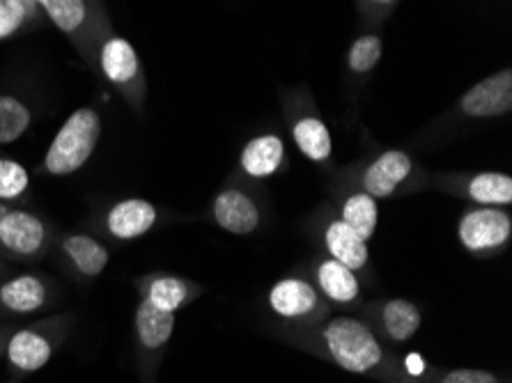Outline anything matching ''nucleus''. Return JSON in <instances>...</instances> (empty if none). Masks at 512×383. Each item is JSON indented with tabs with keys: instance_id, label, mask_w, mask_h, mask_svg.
Returning a JSON list of instances; mask_svg holds the SVG:
<instances>
[{
	"instance_id": "1",
	"label": "nucleus",
	"mask_w": 512,
	"mask_h": 383,
	"mask_svg": "<svg viewBox=\"0 0 512 383\" xmlns=\"http://www.w3.org/2000/svg\"><path fill=\"white\" fill-rule=\"evenodd\" d=\"M317 340L333 363L354 374L382 372L389 356L368 324L354 317H333L320 326Z\"/></svg>"
},
{
	"instance_id": "2",
	"label": "nucleus",
	"mask_w": 512,
	"mask_h": 383,
	"mask_svg": "<svg viewBox=\"0 0 512 383\" xmlns=\"http://www.w3.org/2000/svg\"><path fill=\"white\" fill-rule=\"evenodd\" d=\"M102 136V117L95 108H79L67 117L53 136L44 156V173L51 177H67L79 170L95 154Z\"/></svg>"
},
{
	"instance_id": "3",
	"label": "nucleus",
	"mask_w": 512,
	"mask_h": 383,
	"mask_svg": "<svg viewBox=\"0 0 512 383\" xmlns=\"http://www.w3.org/2000/svg\"><path fill=\"white\" fill-rule=\"evenodd\" d=\"M349 182H354L361 191H366L375 200H389L398 193H416L428 189V175L418 173L414 159L402 150L382 152L366 166L347 170Z\"/></svg>"
},
{
	"instance_id": "4",
	"label": "nucleus",
	"mask_w": 512,
	"mask_h": 383,
	"mask_svg": "<svg viewBox=\"0 0 512 383\" xmlns=\"http://www.w3.org/2000/svg\"><path fill=\"white\" fill-rule=\"evenodd\" d=\"M428 189L455 195L476 207L512 205V177L508 173H437L428 175Z\"/></svg>"
},
{
	"instance_id": "5",
	"label": "nucleus",
	"mask_w": 512,
	"mask_h": 383,
	"mask_svg": "<svg viewBox=\"0 0 512 383\" xmlns=\"http://www.w3.org/2000/svg\"><path fill=\"white\" fill-rule=\"evenodd\" d=\"M457 239L471 255L501 253L512 239V216L503 207H471L457 221Z\"/></svg>"
},
{
	"instance_id": "6",
	"label": "nucleus",
	"mask_w": 512,
	"mask_h": 383,
	"mask_svg": "<svg viewBox=\"0 0 512 383\" xmlns=\"http://www.w3.org/2000/svg\"><path fill=\"white\" fill-rule=\"evenodd\" d=\"M65 319H49L46 324H35L12 331L5 342V358L17 374H33L51 361L62 338Z\"/></svg>"
},
{
	"instance_id": "7",
	"label": "nucleus",
	"mask_w": 512,
	"mask_h": 383,
	"mask_svg": "<svg viewBox=\"0 0 512 383\" xmlns=\"http://www.w3.org/2000/svg\"><path fill=\"white\" fill-rule=\"evenodd\" d=\"M99 67L134 108H141L145 97L143 69L136 49L127 39L108 33L99 44Z\"/></svg>"
},
{
	"instance_id": "8",
	"label": "nucleus",
	"mask_w": 512,
	"mask_h": 383,
	"mask_svg": "<svg viewBox=\"0 0 512 383\" xmlns=\"http://www.w3.org/2000/svg\"><path fill=\"white\" fill-rule=\"evenodd\" d=\"M49 225L28 209L0 205V248L14 257L33 260L49 246Z\"/></svg>"
},
{
	"instance_id": "9",
	"label": "nucleus",
	"mask_w": 512,
	"mask_h": 383,
	"mask_svg": "<svg viewBox=\"0 0 512 383\" xmlns=\"http://www.w3.org/2000/svg\"><path fill=\"white\" fill-rule=\"evenodd\" d=\"M331 193L333 211H336L340 221L349 225L363 241H370L375 237L379 223V200L372 198L366 191H361L345 175H336Z\"/></svg>"
},
{
	"instance_id": "10",
	"label": "nucleus",
	"mask_w": 512,
	"mask_h": 383,
	"mask_svg": "<svg viewBox=\"0 0 512 383\" xmlns=\"http://www.w3.org/2000/svg\"><path fill=\"white\" fill-rule=\"evenodd\" d=\"M212 218L230 234H253L262 223V207L246 186L228 184L214 195Z\"/></svg>"
},
{
	"instance_id": "11",
	"label": "nucleus",
	"mask_w": 512,
	"mask_h": 383,
	"mask_svg": "<svg viewBox=\"0 0 512 383\" xmlns=\"http://www.w3.org/2000/svg\"><path fill=\"white\" fill-rule=\"evenodd\" d=\"M322 211L324 221L320 225V237L327 255L331 260L345 264V267L352 269L354 273L366 271L370 264L368 241H363L349 225L340 221L333 209L322 207Z\"/></svg>"
},
{
	"instance_id": "12",
	"label": "nucleus",
	"mask_w": 512,
	"mask_h": 383,
	"mask_svg": "<svg viewBox=\"0 0 512 383\" xmlns=\"http://www.w3.org/2000/svg\"><path fill=\"white\" fill-rule=\"evenodd\" d=\"M460 108L467 117H499L512 111V72L506 67L501 72L483 78L464 92L460 99Z\"/></svg>"
},
{
	"instance_id": "13",
	"label": "nucleus",
	"mask_w": 512,
	"mask_h": 383,
	"mask_svg": "<svg viewBox=\"0 0 512 383\" xmlns=\"http://www.w3.org/2000/svg\"><path fill=\"white\" fill-rule=\"evenodd\" d=\"M269 308L283 319L308 322L322 312V296L304 278H283L271 287Z\"/></svg>"
},
{
	"instance_id": "14",
	"label": "nucleus",
	"mask_w": 512,
	"mask_h": 383,
	"mask_svg": "<svg viewBox=\"0 0 512 383\" xmlns=\"http://www.w3.org/2000/svg\"><path fill=\"white\" fill-rule=\"evenodd\" d=\"M159 221V209L150 200L127 198L106 209L104 230L118 241H134L152 232Z\"/></svg>"
},
{
	"instance_id": "15",
	"label": "nucleus",
	"mask_w": 512,
	"mask_h": 383,
	"mask_svg": "<svg viewBox=\"0 0 512 383\" xmlns=\"http://www.w3.org/2000/svg\"><path fill=\"white\" fill-rule=\"evenodd\" d=\"M134 331H136V345L145 356V361H157L161 351L173 338L175 331V312H164L152 308L150 303L141 301L136 308L134 317Z\"/></svg>"
},
{
	"instance_id": "16",
	"label": "nucleus",
	"mask_w": 512,
	"mask_h": 383,
	"mask_svg": "<svg viewBox=\"0 0 512 383\" xmlns=\"http://www.w3.org/2000/svg\"><path fill=\"white\" fill-rule=\"evenodd\" d=\"M49 306V283L35 273H21L0 283V310L10 315H33Z\"/></svg>"
},
{
	"instance_id": "17",
	"label": "nucleus",
	"mask_w": 512,
	"mask_h": 383,
	"mask_svg": "<svg viewBox=\"0 0 512 383\" xmlns=\"http://www.w3.org/2000/svg\"><path fill=\"white\" fill-rule=\"evenodd\" d=\"M138 292H141V301L150 303L152 308L177 312L196 299L200 287L193 285L191 280L168 276V273H152V276L138 280Z\"/></svg>"
},
{
	"instance_id": "18",
	"label": "nucleus",
	"mask_w": 512,
	"mask_h": 383,
	"mask_svg": "<svg viewBox=\"0 0 512 383\" xmlns=\"http://www.w3.org/2000/svg\"><path fill=\"white\" fill-rule=\"evenodd\" d=\"M239 168L244 177L269 179L285 168V145L283 138L276 134H262L248 140L242 154H239Z\"/></svg>"
},
{
	"instance_id": "19",
	"label": "nucleus",
	"mask_w": 512,
	"mask_h": 383,
	"mask_svg": "<svg viewBox=\"0 0 512 383\" xmlns=\"http://www.w3.org/2000/svg\"><path fill=\"white\" fill-rule=\"evenodd\" d=\"M49 14L53 26L72 37L76 44H83L97 28L92 0H35Z\"/></svg>"
},
{
	"instance_id": "20",
	"label": "nucleus",
	"mask_w": 512,
	"mask_h": 383,
	"mask_svg": "<svg viewBox=\"0 0 512 383\" xmlns=\"http://www.w3.org/2000/svg\"><path fill=\"white\" fill-rule=\"evenodd\" d=\"M315 283L317 292L327 296L336 306H354L361 299V285L359 276L352 269H347L345 264H340L331 257H320L315 262Z\"/></svg>"
},
{
	"instance_id": "21",
	"label": "nucleus",
	"mask_w": 512,
	"mask_h": 383,
	"mask_svg": "<svg viewBox=\"0 0 512 383\" xmlns=\"http://www.w3.org/2000/svg\"><path fill=\"white\" fill-rule=\"evenodd\" d=\"M60 250L74 271L88 280L102 276L108 260H111V253L102 241L81 232L65 234L60 241Z\"/></svg>"
},
{
	"instance_id": "22",
	"label": "nucleus",
	"mask_w": 512,
	"mask_h": 383,
	"mask_svg": "<svg viewBox=\"0 0 512 383\" xmlns=\"http://www.w3.org/2000/svg\"><path fill=\"white\" fill-rule=\"evenodd\" d=\"M292 138L299 152L317 166H327L333 154L331 131L317 115H299L292 122Z\"/></svg>"
},
{
	"instance_id": "23",
	"label": "nucleus",
	"mask_w": 512,
	"mask_h": 383,
	"mask_svg": "<svg viewBox=\"0 0 512 383\" xmlns=\"http://www.w3.org/2000/svg\"><path fill=\"white\" fill-rule=\"evenodd\" d=\"M423 315L414 301L407 299H391L384 301L379 308V324L391 342H407L414 338L421 328Z\"/></svg>"
},
{
	"instance_id": "24",
	"label": "nucleus",
	"mask_w": 512,
	"mask_h": 383,
	"mask_svg": "<svg viewBox=\"0 0 512 383\" xmlns=\"http://www.w3.org/2000/svg\"><path fill=\"white\" fill-rule=\"evenodd\" d=\"M28 106L17 97H0V145H10L26 134L30 127Z\"/></svg>"
},
{
	"instance_id": "25",
	"label": "nucleus",
	"mask_w": 512,
	"mask_h": 383,
	"mask_svg": "<svg viewBox=\"0 0 512 383\" xmlns=\"http://www.w3.org/2000/svg\"><path fill=\"white\" fill-rule=\"evenodd\" d=\"M35 14V0H0V39L17 35Z\"/></svg>"
},
{
	"instance_id": "26",
	"label": "nucleus",
	"mask_w": 512,
	"mask_h": 383,
	"mask_svg": "<svg viewBox=\"0 0 512 383\" xmlns=\"http://www.w3.org/2000/svg\"><path fill=\"white\" fill-rule=\"evenodd\" d=\"M382 58V39L377 35H363L349 46L347 65L354 74H370Z\"/></svg>"
},
{
	"instance_id": "27",
	"label": "nucleus",
	"mask_w": 512,
	"mask_h": 383,
	"mask_svg": "<svg viewBox=\"0 0 512 383\" xmlns=\"http://www.w3.org/2000/svg\"><path fill=\"white\" fill-rule=\"evenodd\" d=\"M30 186L28 170L14 159H0V202H12L26 195Z\"/></svg>"
},
{
	"instance_id": "28",
	"label": "nucleus",
	"mask_w": 512,
	"mask_h": 383,
	"mask_svg": "<svg viewBox=\"0 0 512 383\" xmlns=\"http://www.w3.org/2000/svg\"><path fill=\"white\" fill-rule=\"evenodd\" d=\"M439 383H499V379L487 370H451Z\"/></svg>"
},
{
	"instance_id": "29",
	"label": "nucleus",
	"mask_w": 512,
	"mask_h": 383,
	"mask_svg": "<svg viewBox=\"0 0 512 383\" xmlns=\"http://www.w3.org/2000/svg\"><path fill=\"white\" fill-rule=\"evenodd\" d=\"M370 7H375V10H391L395 5V0H366Z\"/></svg>"
},
{
	"instance_id": "30",
	"label": "nucleus",
	"mask_w": 512,
	"mask_h": 383,
	"mask_svg": "<svg viewBox=\"0 0 512 383\" xmlns=\"http://www.w3.org/2000/svg\"><path fill=\"white\" fill-rule=\"evenodd\" d=\"M10 326H3L0 324V354H3L5 351V342H7V338H10Z\"/></svg>"
}]
</instances>
